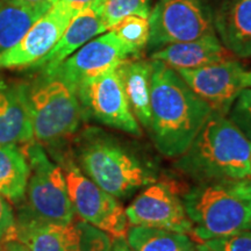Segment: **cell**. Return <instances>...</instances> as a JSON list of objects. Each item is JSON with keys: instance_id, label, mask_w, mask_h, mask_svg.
<instances>
[{"instance_id": "obj_1", "label": "cell", "mask_w": 251, "mask_h": 251, "mask_svg": "<svg viewBox=\"0 0 251 251\" xmlns=\"http://www.w3.org/2000/svg\"><path fill=\"white\" fill-rule=\"evenodd\" d=\"M70 148L83 174L118 200L129 199L159 180V169L148 151L100 127L78 131Z\"/></svg>"}, {"instance_id": "obj_2", "label": "cell", "mask_w": 251, "mask_h": 251, "mask_svg": "<svg viewBox=\"0 0 251 251\" xmlns=\"http://www.w3.org/2000/svg\"><path fill=\"white\" fill-rule=\"evenodd\" d=\"M151 63V117L147 131L162 156L177 158L214 111L190 89L177 70L156 59Z\"/></svg>"}, {"instance_id": "obj_3", "label": "cell", "mask_w": 251, "mask_h": 251, "mask_svg": "<svg viewBox=\"0 0 251 251\" xmlns=\"http://www.w3.org/2000/svg\"><path fill=\"white\" fill-rule=\"evenodd\" d=\"M175 169L193 183L251 177V142L227 115L213 112Z\"/></svg>"}, {"instance_id": "obj_4", "label": "cell", "mask_w": 251, "mask_h": 251, "mask_svg": "<svg viewBox=\"0 0 251 251\" xmlns=\"http://www.w3.org/2000/svg\"><path fill=\"white\" fill-rule=\"evenodd\" d=\"M181 200L198 243L251 230V177L194 183Z\"/></svg>"}, {"instance_id": "obj_5", "label": "cell", "mask_w": 251, "mask_h": 251, "mask_svg": "<svg viewBox=\"0 0 251 251\" xmlns=\"http://www.w3.org/2000/svg\"><path fill=\"white\" fill-rule=\"evenodd\" d=\"M26 81L34 141L49 152L69 147L84 122L77 87L57 71Z\"/></svg>"}, {"instance_id": "obj_6", "label": "cell", "mask_w": 251, "mask_h": 251, "mask_svg": "<svg viewBox=\"0 0 251 251\" xmlns=\"http://www.w3.org/2000/svg\"><path fill=\"white\" fill-rule=\"evenodd\" d=\"M23 150L29 163V177L20 213L43 221L70 224L75 211L62 168L35 141L24 146Z\"/></svg>"}, {"instance_id": "obj_7", "label": "cell", "mask_w": 251, "mask_h": 251, "mask_svg": "<svg viewBox=\"0 0 251 251\" xmlns=\"http://www.w3.org/2000/svg\"><path fill=\"white\" fill-rule=\"evenodd\" d=\"M49 153L62 168L75 214L113 238L126 237L128 220L124 207L83 174L74 161L70 146Z\"/></svg>"}, {"instance_id": "obj_8", "label": "cell", "mask_w": 251, "mask_h": 251, "mask_svg": "<svg viewBox=\"0 0 251 251\" xmlns=\"http://www.w3.org/2000/svg\"><path fill=\"white\" fill-rule=\"evenodd\" d=\"M77 96L84 121L96 122L133 137L142 136V128L130 111L117 68L80 81Z\"/></svg>"}, {"instance_id": "obj_9", "label": "cell", "mask_w": 251, "mask_h": 251, "mask_svg": "<svg viewBox=\"0 0 251 251\" xmlns=\"http://www.w3.org/2000/svg\"><path fill=\"white\" fill-rule=\"evenodd\" d=\"M150 52L172 45L213 35L214 25L200 0H158L149 15Z\"/></svg>"}, {"instance_id": "obj_10", "label": "cell", "mask_w": 251, "mask_h": 251, "mask_svg": "<svg viewBox=\"0 0 251 251\" xmlns=\"http://www.w3.org/2000/svg\"><path fill=\"white\" fill-rule=\"evenodd\" d=\"M128 225L191 234L193 225L185 211L177 186L158 180L140 191L125 209Z\"/></svg>"}, {"instance_id": "obj_11", "label": "cell", "mask_w": 251, "mask_h": 251, "mask_svg": "<svg viewBox=\"0 0 251 251\" xmlns=\"http://www.w3.org/2000/svg\"><path fill=\"white\" fill-rule=\"evenodd\" d=\"M76 14L68 6L52 2L18 43L0 54V70L34 67L54 48Z\"/></svg>"}, {"instance_id": "obj_12", "label": "cell", "mask_w": 251, "mask_h": 251, "mask_svg": "<svg viewBox=\"0 0 251 251\" xmlns=\"http://www.w3.org/2000/svg\"><path fill=\"white\" fill-rule=\"evenodd\" d=\"M194 93L213 111L227 115L237 96L244 89L243 65L236 59L177 70Z\"/></svg>"}, {"instance_id": "obj_13", "label": "cell", "mask_w": 251, "mask_h": 251, "mask_svg": "<svg viewBox=\"0 0 251 251\" xmlns=\"http://www.w3.org/2000/svg\"><path fill=\"white\" fill-rule=\"evenodd\" d=\"M129 57H135L131 50L109 30L85 43L54 71L77 87L80 81L117 68Z\"/></svg>"}, {"instance_id": "obj_14", "label": "cell", "mask_w": 251, "mask_h": 251, "mask_svg": "<svg viewBox=\"0 0 251 251\" xmlns=\"http://www.w3.org/2000/svg\"><path fill=\"white\" fill-rule=\"evenodd\" d=\"M33 141L26 81L0 77V144L26 146Z\"/></svg>"}, {"instance_id": "obj_15", "label": "cell", "mask_w": 251, "mask_h": 251, "mask_svg": "<svg viewBox=\"0 0 251 251\" xmlns=\"http://www.w3.org/2000/svg\"><path fill=\"white\" fill-rule=\"evenodd\" d=\"M107 30L99 7L84 9L72 18L54 48L30 69L45 72L54 71L59 64H62L85 43Z\"/></svg>"}, {"instance_id": "obj_16", "label": "cell", "mask_w": 251, "mask_h": 251, "mask_svg": "<svg viewBox=\"0 0 251 251\" xmlns=\"http://www.w3.org/2000/svg\"><path fill=\"white\" fill-rule=\"evenodd\" d=\"M234 58L216 34L187 42L172 43L151 52L150 59L161 61L175 69H197Z\"/></svg>"}, {"instance_id": "obj_17", "label": "cell", "mask_w": 251, "mask_h": 251, "mask_svg": "<svg viewBox=\"0 0 251 251\" xmlns=\"http://www.w3.org/2000/svg\"><path fill=\"white\" fill-rule=\"evenodd\" d=\"M213 25L219 40L231 54L251 57V0H224Z\"/></svg>"}, {"instance_id": "obj_18", "label": "cell", "mask_w": 251, "mask_h": 251, "mask_svg": "<svg viewBox=\"0 0 251 251\" xmlns=\"http://www.w3.org/2000/svg\"><path fill=\"white\" fill-rule=\"evenodd\" d=\"M117 72L131 113L147 130L151 117V59L129 57L118 65Z\"/></svg>"}, {"instance_id": "obj_19", "label": "cell", "mask_w": 251, "mask_h": 251, "mask_svg": "<svg viewBox=\"0 0 251 251\" xmlns=\"http://www.w3.org/2000/svg\"><path fill=\"white\" fill-rule=\"evenodd\" d=\"M76 222L43 221L19 213L15 240L30 251H62Z\"/></svg>"}, {"instance_id": "obj_20", "label": "cell", "mask_w": 251, "mask_h": 251, "mask_svg": "<svg viewBox=\"0 0 251 251\" xmlns=\"http://www.w3.org/2000/svg\"><path fill=\"white\" fill-rule=\"evenodd\" d=\"M50 6L34 7L21 0H0V54L18 43Z\"/></svg>"}, {"instance_id": "obj_21", "label": "cell", "mask_w": 251, "mask_h": 251, "mask_svg": "<svg viewBox=\"0 0 251 251\" xmlns=\"http://www.w3.org/2000/svg\"><path fill=\"white\" fill-rule=\"evenodd\" d=\"M29 177V163L17 144H0V194L9 202L24 201Z\"/></svg>"}, {"instance_id": "obj_22", "label": "cell", "mask_w": 251, "mask_h": 251, "mask_svg": "<svg viewBox=\"0 0 251 251\" xmlns=\"http://www.w3.org/2000/svg\"><path fill=\"white\" fill-rule=\"evenodd\" d=\"M126 240L134 251H197V243L187 234L159 228L130 226Z\"/></svg>"}, {"instance_id": "obj_23", "label": "cell", "mask_w": 251, "mask_h": 251, "mask_svg": "<svg viewBox=\"0 0 251 251\" xmlns=\"http://www.w3.org/2000/svg\"><path fill=\"white\" fill-rule=\"evenodd\" d=\"M131 50L135 57H141L144 49H147L150 36L149 18L141 15H130L122 19L111 29Z\"/></svg>"}, {"instance_id": "obj_24", "label": "cell", "mask_w": 251, "mask_h": 251, "mask_svg": "<svg viewBox=\"0 0 251 251\" xmlns=\"http://www.w3.org/2000/svg\"><path fill=\"white\" fill-rule=\"evenodd\" d=\"M99 11L109 30L122 19L130 15L149 18L151 9L150 0H102Z\"/></svg>"}, {"instance_id": "obj_25", "label": "cell", "mask_w": 251, "mask_h": 251, "mask_svg": "<svg viewBox=\"0 0 251 251\" xmlns=\"http://www.w3.org/2000/svg\"><path fill=\"white\" fill-rule=\"evenodd\" d=\"M227 117L251 142V89L244 87L241 91Z\"/></svg>"}, {"instance_id": "obj_26", "label": "cell", "mask_w": 251, "mask_h": 251, "mask_svg": "<svg viewBox=\"0 0 251 251\" xmlns=\"http://www.w3.org/2000/svg\"><path fill=\"white\" fill-rule=\"evenodd\" d=\"M77 226L79 229L78 251H109L111 249L113 237L105 231L81 220L77 222Z\"/></svg>"}, {"instance_id": "obj_27", "label": "cell", "mask_w": 251, "mask_h": 251, "mask_svg": "<svg viewBox=\"0 0 251 251\" xmlns=\"http://www.w3.org/2000/svg\"><path fill=\"white\" fill-rule=\"evenodd\" d=\"M207 251H251V230L198 243Z\"/></svg>"}, {"instance_id": "obj_28", "label": "cell", "mask_w": 251, "mask_h": 251, "mask_svg": "<svg viewBox=\"0 0 251 251\" xmlns=\"http://www.w3.org/2000/svg\"><path fill=\"white\" fill-rule=\"evenodd\" d=\"M17 236V219L9 201L0 194V243L15 240Z\"/></svg>"}, {"instance_id": "obj_29", "label": "cell", "mask_w": 251, "mask_h": 251, "mask_svg": "<svg viewBox=\"0 0 251 251\" xmlns=\"http://www.w3.org/2000/svg\"><path fill=\"white\" fill-rule=\"evenodd\" d=\"M55 1L61 2V4L68 6L72 11L76 12V13H79V12L86 8L100 7L102 0H52V2Z\"/></svg>"}, {"instance_id": "obj_30", "label": "cell", "mask_w": 251, "mask_h": 251, "mask_svg": "<svg viewBox=\"0 0 251 251\" xmlns=\"http://www.w3.org/2000/svg\"><path fill=\"white\" fill-rule=\"evenodd\" d=\"M78 247H79V229L76 222L62 251H78Z\"/></svg>"}, {"instance_id": "obj_31", "label": "cell", "mask_w": 251, "mask_h": 251, "mask_svg": "<svg viewBox=\"0 0 251 251\" xmlns=\"http://www.w3.org/2000/svg\"><path fill=\"white\" fill-rule=\"evenodd\" d=\"M0 251H30L18 240H8L0 243Z\"/></svg>"}, {"instance_id": "obj_32", "label": "cell", "mask_w": 251, "mask_h": 251, "mask_svg": "<svg viewBox=\"0 0 251 251\" xmlns=\"http://www.w3.org/2000/svg\"><path fill=\"white\" fill-rule=\"evenodd\" d=\"M109 251H134L131 247L128 244L126 237H117L113 238L112 246Z\"/></svg>"}, {"instance_id": "obj_33", "label": "cell", "mask_w": 251, "mask_h": 251, "mask_svg": "<svg viewBox=\"0 0 251 251\" xmlns=\"http://www.w3.org/2000/svg\"><path fill=\"white\" fill-rule=\"evenodd\" d=\"M24 4L34 6V7H39V6L52 5V0H21Z\"/></svg>"}, {"instance_id": "obj_34", "label": "cell", "mask_w": 251, "mask_h": 251, "mask_svg": "<svg viewBox=\"0 0 251 251\" xmlns=\"http://www.w3.org/2000/svg\"><path fill=\"white\" fill-rule=\"evenodd\" d=\"M243 84L244 87H249V89H251V70L244 72Z\"/></svg>"}, {"instance_id": "obj_35", "label": "cell", "mask_w": 251, "mask_h": 251, "mask_svg": "<svg viewBox=\"0 0 251 251\" xmlns=\"http://www.w3.org/2000/svg\"><path fill=\"white\" fill-rule=\"evenodd\" d=\"M197 251H207V250H205V249H203V248H201V247L199 246V244L197 243Z\"/></svg>"}]
</instances>
